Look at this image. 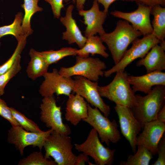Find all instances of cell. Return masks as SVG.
Here are the masks:
<instances>
[{
	"label": "cell",
	"mask_w": 165,
	"mask_h": 165,
	"mask_svg": "<svg viewBox=\"0 0 165 165\" xmlns=\"http://www.w3.org/2000/svg\"><path fill=\"white\" fill-rule=\"evenodd\" d=\"M142 33L125 20H118L112 32L100 36L107 45L115 64L120 61L128 46Z\"/></svg>",
	"instance_id": "1"
},
{
	"label": "cell",
	"mask_w": 165,
	"mask_h": 165,
	"mask_svg": "<svg viewBox=\"0 0 165 165\" xmlns=\"http://www.w3.org/2000/svg\"><path fill=\"white\" fill-rule=\"evenodd\" d=\"M135 96V103L131 109L142 128L145 123L156 120L159 112L165 105V85L155 86L145 96Z\"/></svg>",
	"instance_id": "2"
},
{
	"label": "cell",
	"mask_w": 165,
	"mask_h": 165,
	"mask_svg": "<svg viewBox=\"0 0 165 165\" xmlns=\"http://www.w3.org/2000/svg\"><path fill=\"white\" fill-rule=\"evenodd\" d=\"M112 82L104 86L98 87L100 96L105 97L116 105L131 109L136 100L135 93L128 80V75L125 70L117 71Z\"/></svg>",
	"instance_id": "3"
},
{
	"label": "cell",
	"mask_w": 165,
	"mask_h": 165,
	"mask_svg": "<svg viewBox=\"0 0 165 165\" xmlns=\"http://www.w3.org/2000/svg\"><path fill=\"white\" fill-rule=\"evenodd\" d=\"M72 142L69 135L53 130L43 144L44 157L48 159L52 157L58 165H75L77 156L72 151Z\"/></svg>",
	"instance_id": "4"
},
{
	"label": "cell",
	"mask_w": 165,
	"mask_h": 165,
	"mask_svg": "<svg viewBox=\"0 0 165 165\" xmlns=\"http://www.w3.org/2000/svg\"><path fill=\"white\" fill-rule=\"evenodd\" d=\"M88 108V116L82 121L95 130L101 142L109 146L111 142H118L121 139V135L116 121L110 120L97 108H92L89 103Z\"/></svg>",
	"instance_id": "5"
},
{
	"label": "cell",
	"mask_w": 165,
	"mask_h": 165,
	"mask_svg": "<svg viewBox=\"0 0 165 165\" xmlns=\"http://www.w3.org/2000/svg\"><path fill=\"white\" fill-rule=\"evenodd\" d=\"M106 68L105 63L99 58L77 55L74 65L69 67H61L58 72L64 77L79 75L92 81L97 82L100 76L104 75L103 70Z\"/></svg>",
	"instance_id": "6"
},
{
	"label": "cell",
	"mask_w": 165,
	"mask_h": 165,
	"mask_svg": "<svg viewBox=\"0 0 165 165\" xmlns=\"http://www.w3.org/2000/svg\"><path fill=\"white\" fill-rule=\"evenodd\" d=\"M160 42L152 33L144 36L142 38L136 39L118 63L109 70L104 72V75L108 78L118 71L125 70L131 62L138 58L144 57L154 46Z\"/></svg>",
	"instance_id": "7"
},
{
	"label": "cell",
	"mask_w": 165,
	"mask_h": 165,
	"mask_svg": "<svg viewBox=\"0 0 165 165\" xmlns=\"http://www.w3.org/2000/svg\"><path fill=\"white\" fill-rule=\"evenodd\" d=\"M75 148L91 157L96 165H111L114 160L115 149L105 147L100 140L94 128L90 130L86 140L82 143L75 144Z\"/></svg>",
	"instance_id": "8"
},
{
	"label": "cell",
	"mask_w": 165,
	"mask_h": 165,
	"mask_svg": "<svg viewBox=\"0 0 165 165\" xmlns=\"http://www.w3.org/2000/svg\"><path fill=\"white\" fill-rule=\"evenodd\" d=\"M53 130L50 129L46 131L33 132L27 131L19 126H12L8 131V142L14 145L21 156L25 148L30 145L37 147L41 151L45 140Z\"/></svg>",
	"instance_id": "9"
},
{
	"label": "cell",
	"mask_w": 165,
	"mask_h": 165,
	"mask_svg": "<svg viewBox=\"0 0 165 165\" xmlns=\"http://www.w3.org/2000/svg\"><path fill=\"white\" fill-rule=\"evenodd\" d=\"M40 108L41 120L47 128L61 134L68 135L71 134V128L64 123L61 107L57 105L54 95L43 97Z\"/></svg>",
	"instance_id": "10"
},
{
	"label": "cell",
	"mask_w": 165,
	"mask_h": 165,
	"mask_svg": "<svg viewBox=\"0 0 165 165\" xmlns=\"http://www.w3.org/2000/svg\"><path fill=\"white\" fill-rule=\"evenodd\" d=\"M44 80L41 84L39 92L43 97L52 96L55 94L58 96H68L73 92L75 80L71 77H64L59 74L56 68L47 72L43 76Z\"/></svg>",
	"instance_id": "11"
},
{
	"label": "cell",
	"mask_w": 165,
	"mask_h": 165,
	"mask_svg": "<svg viewBox=\"0 0 165 165\" xmlns=\"http://www.w3.org/2000/svg\"><path fill=\"white\" fill-rule=\"evenodd\" d=\"M74 79L73 92L82 97L88 103L97 108L108 117L110 114V108L105 103L99 93L98 82L92 81L79 75L75 76Z\"/></svg>",
	"instance_id": "12"
},
{
	"label": "cell",
	"mask_w": 165,
	"mask_h": 165,
	"mask_svg": "<svg viewBox=\"0 0 165 165\" xmlns=\"http://www.w3.org/2000/svg\"><path fill=\"white\" fill-rule=\"evenodd\" d=\"M114 108L118 117L121 133L134 153L137 150V137L142 128L141 126L130 108L116 105Z\"/></svg>",
	"instance_id": "13"
},
{
	"label": "cell",
	"mask_w": 165,
	"mask_h": 165,
	"mask_svg": "<svg viewBox=\"0 0 165 165\" xmlns=\"http://www.w3.org/2000/svg\"><path fill=\"white\" fill-rule=\"evenodd\" d=\"M135 10L129 13L115 10L111 12L113 16L121 18L130 23L136 29L144 36L152 33L153 28L150 20L151 7L138 3Z\"/></svg>",
	"instance_id": "14"
},
{
	"label": "cell",
	"mask_w": 165,
	"mask_h": 165,
	"mask_svg": "<svg viewBox=\"0 0 165 165\" xmlns=\"http://www.w3.org/2000/svg\"><path fill=\"white\" fill-rule=\"evenodd\" d=\"M136 139L137 146L142 145L153 154L157 153L159 142L165 131V123L157 120L145 123Z\"/></svg>",
	"instance_id": "15"
},
{
	"label": "cell",
	"mask_w": 165,
	"mask_h": 165,
	"mask_svg": "<svg viewBox=\"0 0 165 165\" xmlns=\"http://www.w3.org/2000/svg\"><path fill=\"white\" fill-rule=\"evenodd\" d=\"M79 14L83 17L84 23L86 25L85 35L86 38L98 33L100 36L105 33L103 27L108 13L100 10L98 3L94 0L91 8L88 10H79Z\"/></svg>",
	"instance_id": "16"
},
{
	"label": "cell",
	"mask_w": 165,
	"mask_h": 165,
	"mask_svg": "<svg viewBox=\"0 0 165 165\" xmlns=\"http://www.w3.org/2000/svg\"><path fill=\"white\" fill-rule=\"evenodd\" d=\"M128 80L134 93L140 91L147 94L154 86L165 85V73L156 71L139 76L129 75Z\"/></svg>",
	"instance_id": "17"
},
{
	"label": "cell",
	"mask_w": 165,
	"mask_h": 165,
	"mask_svg": "<svg viewBox=\"0 0 165 165\" xmlns=\"http://www.w3.org/2000/svg\"><path fill=\"white\" fill-rule=\"evenodd\" d=\"M66 102L65 118L72 125H78L88 115V102L80 95L71 94Z\"/></svg>",
	"instance_id": "18"
},
{
	"label": "cell",
	"mask_w": 165,
	"mask_h": 165,
	"mask_svg": "<svg viewBox=\"0 0 165 165\" xmlns=\"http://www.w3.org/2000/svg\"><path fill=\"white\" fill-rule=\"evenodd\" d=\"M74 8L73 5H69L65 16L60 18L61 22L66 28V31L63 33L62 38L67 41L69 44L76 43L81 49L84 46L87 38L82 35L75 20L72 17Z\"/></svg>",
	"instance_id": "19"
},
{
	"label": "cell",
	"mask_w": 165,
	"mask_h": 165,
	"mask_svg": "<svg viewBox=\"0 0 165 165\" xmlns=\"http://www.w3.org/2000/svg\"><path fill=\"white\" fill-rule=\"evenodd\" d=\"M157 44L154 46L145 56L138 61L137 66H144L147 73L165 69V49Z\"/></svg>",
	"instance_id": "20"
},
{
	"label": "cell",
	"mask_w": 165,
	"mask_h": 165,
	"mask_svg": "<svg viewBox=\"0 0 165 165\" xmlns=\"http://www.w3.org/2000/svg\"><path fill=\"white\" fill-rule=\"evenodd\" d=\"M30 60L26 69L29 78L33 80L43 76L48 72L49 65L40 52L31 49L29 52Z\"/></svg>",
	"instance_id": "21"
},
{
	"label": "cell",
	"mask_w": 165,
	"mask_h": 165,
	"mask_svg": "<svg viewBox=\"0 0 165 165\" xmlns=\"http://www.w3.org/2000/svg\"><path fill=\"white\" fill-rule=\"evenodd\" d=\"M100 36H98L94 35L88 37L83 47L77 50V55L86 57H89L90 54L92 55L98 54L105 58H107L109 55L106 52V48Z\"/></svg>",
	"instance_id": "22"
},
{
	"label": "cell",
	"mask_w": 165,
	"mask_h": 165,
	"mask_svg": "<svg viewBox=\"0 0 165 165\" xmlns=\"http://www.w3.org/2000/svg\"><path fill=\"white\" fill-rule=\"evenodd\" d=\"M151 14L153 16L152 33L160 42L165 41V8L160 5L153 6Z\"/></svg>",
	"instance_id": "23"
},
{
	"label": "cell",
	"mask_w": 165,
	"mask_h": 165,
	"mask_svg": "<svg viewBox=\"0 0 165 165\" xmlns=\"http://www.w3.org/2000/svg\"><path fill=\"white\" fill-rule=\"evenodd\" d=\"M24 3L21 5L24 11V14L22 23L23 31L27 37L32 34L33 30L31 28V20L33 15L38 12L43 10L39 6L38 3L39 0H24Z\"/></svg>",
	"instance_id": "24"
},
{
	"label": "cell",
	"mask_w": 165,
	"mask_h": 165,
	"mask_svg": "<svg viewBox=\"0 0 165 165\" xmlns=\"http://www.w3.org/2000/svg\"><path fill=\"white\" fill-rule=\"evenodd\" d=\"M138 148L134 155H130L126 161L121 162L122 165H148L153 158V154L147 148L141 145Z\"/></svg>",
	"instance_id": "25"
},
{
	"label": "cell",
	"mask_w": 165,
	"mask_h": 165,
	"mask_svg": "<svg viewBox=\"0 0 165 165\" xmlns=\"http://www.w3.org/2000/svg\"><path fill=\"white\" fill-rule=\"evenodd\" d=\"M23 17V13L19 12L16 15L12 24L0 27V38L5 35H11L14 36L17 41H18L26 35L21 26Z\"/></svg>",
	"instance_id": "26"
},
{
	"label": "cell",
	"mask_w": 165,
	"mask_h": 165,
	"mask_svg": "<svg viewBox=\"0 0 165 165\" xmlns=\"http://www.w3.org/2000/svg\"><path fill=\"white\" fill-rule=\"evenodd\" d=\"M77 49L72 47H63L57 50H50L41 52L47 64L50 65L57 63L64 58L68 56L77 55Z\"/></svg>",
	"instance_id": "27"
},
{
	"label": "cell",
	"mask_w": 165,
	"mask_h": 165,
	"mask_svg": "<svg viewBox=\"0 0 165 165\" xmlns=\"http://www.w3.org/2000/svg\"><path fill=\"white\" fill-rule=\"evenodd\" d=\"M12 115L20 126L26 130L33 132L42 131L37 124L27 118L24 115L14 108L10 107Z\"/></svg>",
	"instance_id": "28"
},
{
	"label": "cell",
	"mask_w": 165,
	"mask_h": 165,
	"mask_svg": "<svg viewBox=\"0 0 165 165\" xmlns=\"http://www.w3.org/2000/svg\"><path fill=\"white\" fill-rule=\"evenodd\" d=\"M21 55H20L12 67L0 75V96L4 94L5 88L8 83L21 70Z\"/></svg>",
	"instance_id": "29"
},
{
	"label": "cell",
	"mask_w": 165,
	"mask_h": 165,
	"mask_svg": "<svg viewBox=\"0 0 165 165\" xmlns=\"http://www.w3.org/2000/svg\"><path fill=\"white\" fill-rule=\"evenodd\" d=\"M18 165H57L52 160L46 159L43 156L41 151L34 152L18 162Z\"/></svg>",
	"instance_id": "30"
},
{
	"label": "cell",
	"mask_w": 165,
	"mask_h": 165,
	"mask_svg": "<svg viewBox=\"0 0 165 165\" xmlns=\"http://www.w3.org/2000/svg\"><path fill=\"white\" fill-rule=\"evenodd\" d=\"M27 37L25 35L18 41L17 46L12 56L6 62L0 65V75L8 71L13 64L17 57L20 55L26 45Z\"/></svg>",
	"instance_id": "31"
},
{
	"label": "cell",
	"mask_w": 165,
	"mask_h": 165,
	"mask_svg": "<svg viewBox=\"0 0 165 165\" xmlns=\"http://www.w3.org/2000/svg\"><path fill=\"white\" fill-rule=\"evenodd\" d=\"M0 116L7 120L12 126H19V123L13 117L10 108L9 107L6 102L0 97Z\"/></svg>",
	"instance_id": "32"
},
{
	"label": "cell",
	"mask_w": 165,
	"mask_h": 165,
	"mask_svg": "<svg viewBox=\"0 0 165 165\" xmlns=\"http://www.w3.org/2000/svg\"><path fill=\"white\" fill-rule=\"evenodd\" d=\"M70 0H45L51 6L54 18H59L61 16V11L64 7L63 2H68Z\"/></svg>",
	"instance_id": "33"
},
{
	"label": "cell",
	"mask_w": 165,
	"mask_h": 165,
	"mask_svg": "<svg viewBox=\"0 0 165 165\" xmlns=\"http://www.w3.org/2000/svg\"><path fill=\"white\" fill-rule=\"evenodd\" d=\"M157 153L158 157L152 165H165V137H163L158 145Z\"/></svg>",
	"instance_id": "34"
},
{
	"label": "cell",
	"mask_w": 165,
	"mask_h": 165,
	"mask_svg": "<svg viewBox=\"0 0 165 165\" xmlns=\"http://www.w3.org/2000/svg\"><path fill=\"white\" fill-rule=\"evenodd\" d=\"M126 1L135 2L137 3H141L151 7L157 5H160L163 7L165 5V0H126Z\"/></svg>",
	"instance_id": "35"
},
{
	"label": "cell",
	"mask_w": 165,
	"mask_h": 165,
	"mask_svg": "<svg viewBox=\"0 0 165 165\" xmlns=\"http://www.w3.org/2000/svg\"><path fill=\"white\" fill-rule=\"evenodd\" d=\"M89 156L85 153L82 152L77 156L75 165H84L89 161Z\"/></svg>",
	"instance_id": "36"
},
{
	"label": "cell",
	"mask_w": 165,
	"mask_h": 165,
	"mask_svg": "<svg viewBox=\"0 0 165 165\" xmlns=\"http://www.w3.org/2000/svg\"><path fill=\"white\" fill-rule=\"evenodd\" d=\"M98 3L103 5L104 7V11L108 13V9L111 5L114 2L118 0H97ZM125 1L126 0H120Z\"/></svg>",
	"instance_id": "37"
},
{
	"label": "cell",
	"mask_w": 165,
	"mask_h": 165,
	"mask_svg": "<svg viewBox=\"0 0 165 165\" xmlns=\"http://www.w3.org/2000/svg\"><path fill=\"white\" fill-rule=\"evenodd\" d=\"M156 120L165 123V105L163 106L157 115Z\"/></svg>",
	"instance_id": "38"
},
{
	"label": "cell",
	"mask_w": 165,
	"mask_h": 165,
	"mask_svg": "<svg viewBox=\"0 0 165 165\" xmlns=\"http://www.w3.org/2000/svg\"><path fill=\"white\" fill-rule=\"evenodd\" d=\"M74 3H75L76 8L78 10L83 9L84 5L86 0H73Z\"/></svg>",
	"instance_id": "39"
},
{
	"label": "cell",
	"mask_w": 165,
	"mask_h": 165,
	"mask_svg": "<svg viewBox=\"0 0 165 165\" xmlns=\"http://www.w3.org/2000/svg\"><path fill=\"white\" fill-rule=\"evenodd\" d=\"M88 163L90 165H95V164H93V163H91L89 161Z\"/></svg>",
	"instance_id": "40"
},
{
	"label": "cell",
	"mask_w": 165,
	"mask_h": 165,
	"mask_svg": "<svg viewBox=\"0 0 165 165\" xmlns=\"http://www.w3.org/2000/svg\"><path fill=\"white\" fill-rule=\"evenodd\" d=\"M1 44V42H0V46Z\"/></svg>",
	"instance_id": "41"
}]
</instances>
